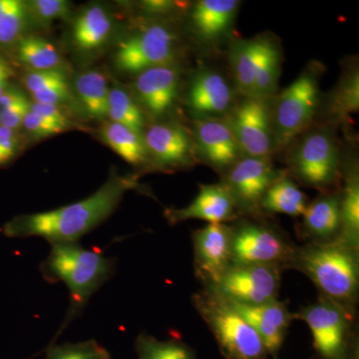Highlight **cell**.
<instances>
[{
    "mask_svg": "<svg viewBox=\"0 0 359 359\" xmlns=\"http://www.w3.org/2000/svg\"><path fill=\"white\" fill-rule=\"evenodd\" d=\"M137 187V177L112 172L86 199L52 211L20 215L4 224V233L8 238L41 237L50 244L77 242L109 218L125 194Z\"/></svg>",
    "mask_w": 359,
    "mask_h": 359,
    "instance_id": "cell-1",
    "label": "cell"
},
{
    "mask_svg": "<svg viewBox=\"0 0 359 359\" xmlns=\"http://www.w3.org/2000/svg\"><path fill=\"white\" fill-rule=\"evenodd\" d=\"M292 269L308 276L320 297L358 316L359 250L340 242L297 245Z\"/></svg>",
    "mask_w": 359,
    "mask_h": 359,
    "instance_id": "cell-2",
    "label": "cell"
},
{
    "mask_svg": "<svg viewBox=\"0 0 359 359\" xmlns=\"http://www.w3.org/2000/svg\"><path fill=\"white\" fill-rule=\"evenodd\" d=\"M48 257L40 266L49 283H65L70 304L57 337L82 313L91 295L114 275L116 261L97 250H87L77 242L53 243Z\"/></svg>",
    "mask_w": 359,
    "mask_h": 359,
    "instance_id": "cell-3",
    "label": "cell"
},
{
    "mask_svg": "<svg viewBox=\"0 0 359 359\" xmlns=\"http://www.w3.org/2000/svg\"><path fill=\"white\" fill-rule=\"evenodd\" d=\"M292 145L287 162L290 178L320 193L340 188L344 160L334 125L313 124Z\"/></svg>",
    "mask_w": 359,
    "mask_h": 359,
    "instance_id": "cell-4",
    "label": "cell"
},
{
    "mask_svg": "<svg viewBox=\"0 0 359 359\" xmlns=\"http://www.w3.org/2000/svg\"><path fill=\"white\" fill-rule=\"evenodd\" d=\"M325 66L311 61L299 76L271 100L275 150L287 148L313 126L321 104L320 79Z\"/></svg>",
    "mask_w": 359,
    "mask_h": 359,
    "instance_id": "cell-5",
    "label": "cell"
},
{
    "mask_svg": "<svg viewBox=\"0 0 359 359\" xmlns=\"http://www.w3.org/2000/svg\"><path fill=\"white\" fill-rule=\"evenodd\" d=\"M192 302L224 359H268L263 340L230 302L203 287L193 294Z\"/></svg>",
    "mask_w": 359,
    "mask_h": 359,
    "instance_id": "cell-6",
    "label": "cell"
},
{
    "mask_svg": "<svg viewBox=\"0 0 359 359\" xmlns=\"http://www.w3.org/2000/svg\"><path fill=\"white\" fill-rule=\"evenodd\" d=\"M358 316L318 295V301L302 306L294 318L306 323L320 359H358Z\"/></svg>",
    "mask_w": 359,
    "mask_h": 359,
    "instance_id": "cell-7",
    "label": "cell"
},
{
    "mask_svg": "<svg viewBox=\"0 0 359 359\" xmlns=\"http://www.w3.org/2000/svg\"><path fill=\"white\" fill-rule=\"evenodd\" d=\"M266 218H238L231 224V264H259L292 269L295 245Z\"/></svg>",
    "mask_w": 359,
    "mask_h": 359,
    "instance_id": "cell-8",
    "label": "cell"
},
{
    "mask_svg": "<svg viewBox=\"0 0 359 359\" xmlns=\"http://www.w3.org/2000/svg\"><path fill=\"white\" fill-rule=\"evenodd\" d=\"M287 174L278 169L271 157L243 156L221 175V183L228 190L241 218H266L261 211V203L269 187Z\"/></svg>",
    "mask_w": 359,
    "mask_h": 359,
    "instance_id": "cell-9",
    "label": "cell"
},
{
    "mask_svg": "<svg viewBox=\"0 0 359 359\" xmlns=\"http://www.w3.org/2000/svg\"><path fill=\"white\" fill-rule=\"evenodd\" d=\"M179 48L176 32L170 26L156 23L120 41L114 63L118 70L138 75L157 66L175 63Z\"/></svg>",
    "mask_w": 359,
    "mask_h": 359,
    "instance_id": "cell-10",
    "label": "cell"
},
{
    "mask_svg": "<svg viewBox=\"0 0 359 359\" xmlns=\"http://www.w3.org/2000/svg\"><path fill=\"white\" fill-rule=\"evenodd\" d=\"M271 100L240 96L224 118L244 156L271 157L276 151Z\"/></svg>",
    "mask_w": 359,
    "mask_h": 359,
    "instance_id": "cell-11",
    "label": "cell"
},
{
    "mask_svg": "<svg viewBox=\"0 0 359 359\" xmlns=\"http://www.w3.org/2000/svg\"><path fill=\"white\" fill-rule=\"evenodd\" d=\"M282 269L259 264H231L211 287L233 304L256 306L276 301L280 294Z\"/></svg>",
    "mask_w": 359,
    "mask_h": 359,
    "instance_id": "cell-12",
    "label": "cell"
},
{
    "mask_svg": "<svg viewBox=\"0 0 359 359\" xmlns=\"http://www.w3.org/2000/svg\"><path fill=\"white\" fill-rule=\"evenodd\" d=\"M149 165L161 171L186 170L199 163L192 130L177 122H157L143 132Z\"/></svg>",
    "mask_w": 359,
    "mask_h": 359,
    "instance_id": "cell-13",
    "label": "cell"
},
{
    "mask_svg": "<svg viewBox=\"0 0 359 359\" xmlns=\"http://www.w3.org/2000/svg\"><path fill=\"white\" fill-rule=\"evenodd\" d=\"M194 273L204 289H211L231 266V228L208 224L193 231Z\"/></svg>",
    "mask_w": 359,
    "mask_h": 359,
    "instance_id": "cell-14",
    "label": "cell"
},
{
    "mask_svg": "<svg viewBox=\"0 0 359 359\" xmlns=\"http://www.w3.org/2000/svg\"><path fill=\"white\" fill-rule=\"evenodd\" d=\"M241 4L238 0H198L187 9L188 27L203 48H219L231 42Z\"/></svg>",
    "mask_w": 359,
    "mask_h": 359,
    "instance_id": "cell-15",
    "label": "cell"
},
{
    "mask_svg": "<svg viewBox=\"0 0 359 359\" xmlns=\"http://www.w3.org/2000/svg\"><path fill=\"white\" fill-rule=\"evenodd\" d=\"M235 86L219 71L202 67L187 86L185 103L194 119L226 118L237 101Z\"/></svg>",
    "mask_w": 359,
    "mask_h": 359,
    "instance_id": "cell-16",
    "label": "cell"
},
{
    "mask_svg": "<svg viewBox=\"0 0 359 359\" xmlns=\"http://www.w3.org/2000/svg\"><path fill=\"white\" fill-rule=\"evenodd\" d=\"M192 133L199 162L223 175L244 156L224 118L194 119Z\"/></svg>",
    "mask_w": 359,
    "mask_h": 359,
    "instance_id": "cell-17",
    "label": "cell"
},
{
    "mask_svg": "<svg viewBox=\"0 0 359 359\" xmlns=\"http://www.w3.org/2000/svg\"><path fill=\"white\" fill-rule=\"evenodd\" d=\"M181 88V72L175 63L157 66L135 78L133 96L145 116L159 120L174 109Z\"/></svg>",
    "mask_w": 359,
    "mask_h": 359,
    "instance_id": "cell-18",
    "label": "cell"
},
{
    "mask_svg": "<svg viewBox=\"0 0 359 359\" xmlns=\"http://www.w3.org/2000/svg\"><path fill=\"white\" fill-rule=\"evenodd\" d=\"M164 217L173 224L202 219L209 224H226L237 221L238 216L235 203L221 182L217 184H200V190L192 203L181 209H166Z\"/></svg>",
    "mask_w": 359,
    "mask_h": 359,
    "instance_id": "cell-19",
    "label": "cell"
},
{
    "mask_svg": "<svg viewBox=\"0 0 359 359\" xmlns=\"http://www.w3.org/2000/svg\"><path fill=\"white\" fill-rule=\"evenodd\" d=\"M340 188L320 192L309 203L297 231L306 243L332 242L339 238L341 228Z\"/></svg>",
    "mask_w": 359,
    "mask_h": 359,
    "instance_id": "cell-20",
    "label": "cell"
},
{
    "mask_svg": "<svg viewBox=\"0 0 359 359\" xmlns=\"http://www.w3.org/2000/svg\"><path fill=\"white\" fill-rule=\"evenodd\" d=\"M231 304L255 328L263 340L269 355L276 358L290 323L294 320V313H290L287 302L276 299L256 306Z\"/></svg>",
    "mask_w": 359,
    "mask_h": 359,
    "instance_id": "cell-21",
    "label": "cell"
},
{
    "mask_svg": "<svg viewBox=\"0 0 359 359\" xmlns=\"http://www.w3.org/2000/svg\"><path fill=\"white\" fill-rule=\"evenodd\" d=\"M114 30L109 11L103 6H89L80 11L71 26V42L79 53L98 52L108 43Z\"/></svg>",
    "mask_w": 359,
    "mask_h": 359,
    "instance_id": "cell-22",
    "label": "cell"
},
{
    "mask_svg": "<svg viewBox=\"0 0 359 359\" xmlns=\"http://www.w3.org/2000/svg\"><path fill=\"white\" fill-rule=\"evenodd\" d=\"M341 228L337 240L359 250V170L358 160L342 161Z\"/></svg>",
    "mask_w": 359,
    "mask_h": 359,
    "instance_id": "cell-23",
    "label": "cell"
},
{
    "mask_svg": "<svg viewBox=\"0 0 359 359\" xmlns=\"http://www.w3.org/2000/svg\"><path fill=\"white\" fill-rule=\"evenodd\" d=\"M261 46V35L252 39H233L229 43V62L233 86L241 97L252 96Z\"/></svg>",
    "mask_w": 359,
    "mask_h": 359,
    "instance_id": "cell-24",
    "label": "cell"
},
{
    "mask_svg": "<svg viewBox=\"0 0 359 359\" xmlns=\"http://www.w3.org/2000/svg\"><path fill=\"white\" fill-rule=\"evenodd\" d=\"M359 73L358 62L348 61L342 71L339 83L330 93L325 105L328 124L348 122L349 116L358 112Z\"/></svg>",
    "mask_w": 359,
    "mask_h": 359,
    "instance_id": "cell-25",
    "label": "cell"
},
{
    "mask_svg": "<svg viewBox=\"0 0 359 359\" xmlns=\"http://www.w3.org/2000/svg\"><path fill=\"white\" fill-rule=\"evenodd\" d=\"M261 36V55L252 97L273 99L282 72L283 48L275 35L264 33Z\"/></svg>",
    "mask_w": 359,
    "mask_h": 359,
    "instance_id": "cell-26",
    "label": "cell"
},
{
    "mask_svg": "<svg viewBox=\"0 0 359 359\" xmlns=\"http://www.w3.org/2000/svg\"><path fill=\"white\" fill-rule=\"evenodd\" d=\"M309 201L294 179L283 175L269 187L261 203L262 214L268 218L271 214H283L302 217Z\"/></svg>",
    "mask_w": 359,
    "mask_h": 359,
    "instance_id": "cell-27",
    "label": "cell"
},
{
    "mask_svg": "<svg viewBox=\"0 0 359 359\" xmlns=\"http://www.w3.org/2000/svg\"><path fill=\"white\" fill-rule=\"evenodd\" d=\"M110 87L102 72L88 70L78 75L75 93L85 113L91 119L103 121L108 117Z\"/></svg>",
    "mask_w": 359,
    "mask_h": 359,
    "instance_id": "cell-28",
    "label": "cell"
},
{
    "mask_svg": "<svg viewBox=\"0 0 359 359\" xmlns=\"http://www.w3.org/2000/svg\"><path fill=\"white\" fill-rule=\"evenodd\" d=\"M100 135L102 140L132 166L144 167L149 165L143 135L111 121L101 127Z\"/></svg>",
    "mask_w": 359,
    "mask_h": 359,
    "instance_id": "cell-29",
    "label": "cell"
},
{
    "mask_svg": "<svg viewBox=\"0 0 359 359\" xmlns=\"http://www.w3.org/2000/svg\"><path fill=\"white\" fill-rule=\"evenodd\" d=\"M108 118L111 122L128 127L136 133L145 131L146 116L133 94L120 86L111 87L108 98Z\"/></svg>",
    "mask_w": 359,
    "mask_h": 359,
    "instance_id": "cell-30",
    "label": "cell"
},
{
    "mask_svg": "<svg viewBox=\"0 0 359 359\" xmlns=\"http://www.w3.org/2000/svg\"><path fill=\"white\" fill-rule=\"evenodd\" d=\"M18 56L21 63L33 71L57 69L62 63L57 48L48 40L37 36L21 39Z\"/></svg>",
    "mask_w": 359,
    "mask_h": 359,
    "instance_id": "cell-31",
    "label": "cell"
},
{
    "mask_svg": "<svg viewBox=\"0 0 359 359\" xmlns=\"http://www.w3.org/2000/svg\"><path fill=\"white\" fill-rule=\"evenodd\" d=\"M138 359H198L195 351L180 339L159 340L141 334L136 339Z\"/></svg>",
    "mask_w": 359,
    "mask_h": 359,
    "instance_id": "cell-32",
    "label": "cell"
},
{
    "mask_svg": "<svg viewBox=\"0 0 359 359\" xmlns=\"http://www.w3.org/2000/svg\"><path fill=\"white\" fill-rule=\"evenodd\" d=\"M32 20L26 2L6 0L0 13V45H11L20 36L26 23Z\"/></svg>",
    "mask_w": 359,
    "mask_h": 359,
    "instance_id": "cell-33",
    "label": "cell"
},
{
    "mask_svg": "<svg viewBox=\"0 0 359 359\" xmlns=\"http://www.w3.org/2000/svg\"><path fill=\"white\" fill-rule=\"evenodd\" d=\"M45 359H111V355L105 347L91 339L76 344H51Z\"/></svg>",
    "mask_w": 359,
    "mask_h": 359,
    "instance_id": "cell-34",
    "label": "cell"
},
{
    "mask_svg": "<svg viewBox=\"0 0 359 359\" xmlns=\"http://www.w3.org/2000/svg\"><path fill=\"white\" fill-rule=\"evenodd\" d=\"M30 18L42 25L67 18L71 13V2L66 0H32L26 2Z\"/></svg>",
    "mask_w": 359,
    "mask_h": 359,
    "instance_id": "cell-35",
    "label": "cell"
},
{
    "mask_svg": "<svg viewBox=\"0 0 359 359\" xmlns=\"http://www.w3.org/2000/svg\"><path fill=\"white\" fill-rule=\"evenodd\" d=\"M25 85L30 94L42 93L56 87L69 84L61 68L50 70L29 71L25 75Z\"/></svg>",
    "mask_w": 359,
    "mask_h": 359,
    "instance_id": "cell-36",
    "label": "cell"
},
{
    "mask_svg": "<svg viewBox=\"0 0 359 359\" xmlns=\"http://www.w3.org/2000/svg\"><path fill=\"white\" fill-rule=\"evenodd\" d=\"M22 126L25 127L27 133L35 139L47 138V137L65 132L60 127L42 119L32 110L26 114Z\"/></svg>",
    "mask_w": 359,
    "mask_h": 359,
    "instance_id": "cell-37",
    "label": "cell"
},
{
    "mask_svg": "<svg viewBox=\"0 0 359 359\" xmlns=\"http://www.w3.org/2000/svg\"><path fill=\"white\" fill-rule=\"evenodd\" d=\"M30 110L41 117L42 119L60 127L63 131H67L72 127V123L61 109L60 106L32 102L30 103Z\"/></svg>",
    "mask_w": 359,
    "mask_h": 359,
    "instance_id": "cell-38",
    "label": "cell"
},
{
    "mask_svg": "<svg viewBox=\"0 0 359 359\" xmlns=\"http://www.w3.org/2000/svg\"><path fill=\"white\" fill-rule=\"evenodd\" d=\"M189 6L190 4L188 2L172 1V0H145L140 2L143 13L156 16L185 13Z\"/></svg>",
    "mask_w": 359,
    "mask_h": 359,
    "instance_id": "cell-39",
    "label": "cell"
},
{
    "mask_svg": "<svg viewBox=\"0 0 359 359\" xmlns=\"http://www.w3.org/2000/svg\"><path fill=\"white\" fill-rule=\"evenodd\" d=\"M30 103L32 102L25 97L20 102L14 104L4 112L0 113V126L13 130V131L22 126L23 120L26 114L29 112Z\"/></svg>",
    "mask_w": 359,
    "mask_h": 359,
    "instance_id": "cell-40",
    "label": "cell"
},
{
    "mask_svg": "<svg viewBox=\"0 0 359 359\" xmlns=\"http://www.w3.org/2000/svg\"><path fill=\"white\" fill-rule=\"evenodd\" d=\"M18 148L15 131L0 126V166L13 159Z\"/></svg>",
    "mask_w": 359,
    "mask_h": 359,
    "instance_id": "cell-41",
    "label": "cell"
},
{
    "mask_svg": "<svg viewBox=\"0 0 359 359\" xmlns=\"http://www.w3.org/2000/svg\"><path fill=\"white\" fill-rule=\"evenodd\" d=\"M13 72L8 62L0 55V97L8 88L9 80L13 77Z\"/></svg>",
    "mask_w": 359,
    "mask_h": 359,
    "instance_id": "cell-42",
    "label": "cell"
},
{
    "mask_svg": "<svg viewBox=\"0 0 359 359\" xmlns=\"http://www.w3.org/2000/svg\"><path fill=\"white\" fill-rule=\"evenodd\" d=\"M273 359H278V358H273Z\"/></svg>",
    "mask_w": 359,
    "mask_h": 359,
    "instance_id": "cell-43",
    "label": "cell"
}]
</instances>
